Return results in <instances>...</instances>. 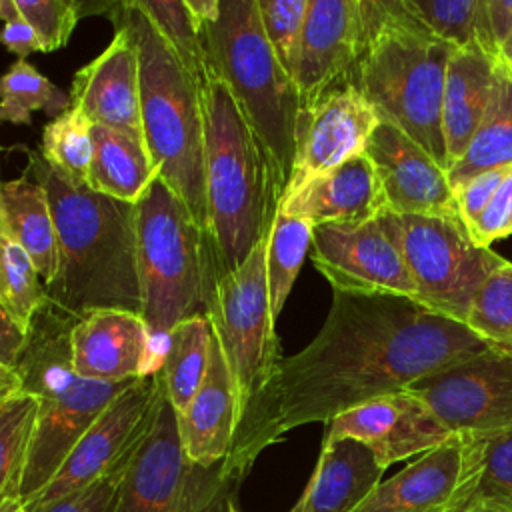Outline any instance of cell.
Returning <instances> with one entry per match:
<instances>
[{"mask_svg":"<svg viewBox=\"0 0 512 512\" xmlns=\"http://www.w3.org/2000/svg\"><path fill=\"white\" fill-rule=\"evenodd\" d=\"M310 246L312 262L332 290L416 300L414 282L386 214L354 226H314Z\"/></svg>","mask_w":512,"mask_h":512,"instance_id":"obj_14","label":"cell"},{"mask_svg":"<svg viewBox=\"0 0 512 512\" xmlns=\"http://www.w3.org/2000/svg\"><path fill=\"white\" fill-rule=\"evenodd\" d=\"M452 52L454 46L416 18L404 0H360V36L346 84L446 172L442 92Z\"/></svg>","mask_w":512,"mask_h":512,"instance_id":"obj_3","label":"cell"},{"mask_svg":"<svg viewBox=\"0 0 512 512\" xmlns=\"http://www.w3.org/2000/svg\"><path fill=\"white\" fill-rule=\"evenodd\" d=\"M314 226L296 216L276 210L266 246V280L272 318L278 320L304 256L312 244Z\"/></svg>","mask_w":512,"mask_h":512,"instance_id":"obj_31","label":"cell"},{"mask_svg":"<svg viewBox=\"0 0 512 512\" xmlns=\"http://www.w3.org/2000/svg\"><path fill=\"white\" fill-rule=\"evenodd\" d=\"M266 246L268 236L236 270L216 280L206 302V316L236 384L240 414L282 358L270 312Z\"/></svg>","mask_w":512,"mask_h":512,"instance_id":"obj_11","label":"cell"},{"mask_svg":"<svg viewBox=\"0 0 512 512\" xmlns=\"http://www.w3.org/2000/svg\"><path fill=\"white\" fill-rule=\"evenodd\" d=\"M452 432L414 394L400 390L356 406L328 422L324 438H354L364 442L382 468L424 454Z\"/></svg>","mask_w":512,"mask_h":512,"instance_id":"obj_17","label":"cell"},{"mask_svg":"<svg viewBox=\"0 0 512 512\" xmlns=\"http://www.w3.org/2000/svg\"><path fill=\"white\" fill-rule=\"evenodd\" d=\"M194 22L200 26L214 22L220 14V0H184Z\"/></svg>","mask_w":512,"mask_h":512,"instance_id":"obj_47","label":"cell"},{"mask_svg":"<svg viewBox=\"0 0 512 512\" xmlns=\"http://www.w3.org/2000/svg\"><path fill=\"white\" fill-rule=\"evenodd\" d=\"M0 44L22 60H26V56L32 52H42V44L34 28L20 14L16 0L4 2V26L0 28Z\"/></svg>","mask_w":512,"mask_h":512,"instance_id":"obj_45","label":"cell"},{"mask_svg":"<svg viewBox=\"0 0 512 512\" xmlns=\"http://www.w3.org/2000/svg\"><path fill=\"white\" fill-rule=\"evenodd\" d=\"M494 78L496 62L478 42L454 48L442 92V136L448 170L462 158L482 122Z\"/></svg>","mask_w":512,"mask_h":512,"instance_id":"obj_24","label":"cell"},{"mask_svg":"<svg viewBox=\"0 0 512 512\" xmlns=\"http://www.w3.org/2000/svg\"><path fill=\"white\" fill-rule=\"evenodd\" d=\"M232 512H240V510H238V508H236V504H234V506H232Z\"/></svg>","mask_w":512,"mask_h":512,"instance_id":"obj_53","label":"cell"},{"mask_svg":"<svg viewBox=\"0 0 512 512\" xmlns=\"http://www.w3.org/2000/svg\"><path fill=\"white\" fill-rule=\"evenodd\" d=\"M460 436L420 454L412 464L382 480L354 512H444L460 474Z\"/></svg>","mask_w":512,"mask_h":512,"instance_id":"obj_25","label":"cell"},{"mask_svg":"<svg viewBox=\"0 0 512 512\" xmlns=\"http://www.w3.org/2000/svg\"><path fill=\"white\" fill-rule=\"evenodd\" d=\"M16 6L34 28L42 52L60 50L82 18L78 2L72 0H16Z\"/></svg>","mask_w":512,"mask_h":512,"instance_id":"obj_40","label":"cell"},{"mask_svg":"<svg viewBox=\"0 0 512 512\" xmlns=\"http://www.w3.org/2000/svg\"><path fill=\"white\" fill-rule=\"evenodd\" d=\"M70 362L78 376L98 382L136 380L160 368L142 316L128 310L78 318L70 332Z\"/></svg>","mask_w":512,"mask_h":512,"instance_id":"obj_18","label":"cell"},{"mask_svg":"<svg viewBox=\"0 0 512 512\" xmlns=\"http://www.w3.org/2000/svg\"><path fill=\"white\" fill-rule=\"evenodd\" d=\"M484 50L512 72V0H486Z\"/></svg>","mask_w":512,"mask_h":512,"instance_id":"obj_44","label":"cell"},{"mask_svg":"<svg viewBox=\"0 0 512 512\" xmlns=\"http://www.w3.org/2000/svg\"><path fill=\"white\" fill-rule=\"evenodd\" d=\"M134 212L140 316L160 362L168 332L186 318L206 316L214 262L204 230L158 174Z\"/></svg>","mask_w":512,"mask_h":512,"instance_id":"obj_8","label":"cell"},{"mask_svg":"<svg viewBox=\"0 0 512 512\" xmlns=\"http://www.w3.org/2000/svg\"><path fill=\"white\" fill-rule=\"evenodd\" d=\"M386 468L354 438H324L306 490L290 512H354L382 482Z\"/></svg>","mask_w":512,"mask_h":512,"instance_id":"obj_23","label":"cell"},{"mask_svg":"<svg viewBox=\"0 0 512 512\" xmlns=\"http://www.w3.org/2000/svg\"><path fill=\"white\" fill-rule=\"evenodd\" d=\"M112 26L110 44L74 74L70 106L78 108L94 126L142 138L138 50L126 26L118 22Z\"/></svg>","mask_w":512,"mask_h":512,"instance_id":"obj_19","label":"cell"},{"mask_svg":"<svg viewBox=\"0 0 512 512\" xmlns=\"http://www.w3.org/2000/svg\"><path fill=\"white\" fill-rule=\"evenodd\" d=\"M210 338L208 316H192L176 324L164 340L158 374L176 414L186 410L204 380Z\"/></svg>","mask_w":512,"mask_h":512,"instance_id":"obj_30","label":"cell"},{"mask_svg":"<svg viewBox=\"0 0 512 512\" xmlns=\"http://www.w3.org/2000/svg\"><path fill=\"white\" fill-rule=\"evenodd\" d=\"M30 174L50 202L58 234V270L44 286L46 300L74 318L96 310L140 314L134 204L72 184L26 150Z\"/></svg>","mask_w":512,"mask_h":512,"instance_id":"obj_2","label":"cell"},{"mask_svg":"<svg viewBox=\"0 0 512 512\" xmlns=\"http://www.w3.org/2000/svg\"><path fill=\"white\" fill-rule=\"evenodd\" d=\"M364 152L376 168L388 212L462 220L448 172L398 126L380 120Z\"/></svg>","mask_w":512,"mask_h":512,"instance_id":"obj_16","label":"cell"},{"mask_svg":"<svg viewBox=\"0 0 512 512\" xmlns=\"http://www.w3.org/2000/svg\"><path fill=\"white\" fill-rule=\"evenodd\" d=\"M508 164H512V72L502 62H496L486 114L462 158L448 170V182L456 192L470 178Z\"/></svg>","mask_w":512,"mask_h":512,"instance_id":"obj_29","label":"cell"},{"mask_svg":"<svg viewBox=\"0 0 512 512\" xmlns=\"http://www.w3.org/2000/svg\"><path fill=\"white\" fill-rule=\"evenodd\" d=\"M378 122L376 110L350 84H340L314 104L302 106L296 118L292 168L282 198L364 152Z\"/></svg>","mask_w":512,"mask_h":512,"instance_id":"obj_15","label":"cell"},{"mask_svg":"<svg viewBox=\"0 0 512 512\" xmlns=\"http://www.w3.org/2000/svg\"><path fill=\"white\" fill-rule=\"evenodd\" d=\"M160 388L158 372L128 384L86 430L52 482L26 510L34 512L126 466L152 422Z\"/></svg>","mask_w":512,"mask_h":512,"instance_id":"obj_12","label":"cell"},{"mask_svg":"<svg viewBox=\"0 0 512 512\" xmlns=\"http://www.w3.org/2000/svg\"><path fill=\"white\" fill-rule=\"evenodd\" d=\"M278 210L312 226H354L384 216L388 202L372 160L360 152L282 198Z\"/></svg>","mask_w":512,"mask_h":512,"instance_id":"obj_21","label":"cell"},{"mask_svg":"<svg viewBox=\"0 0 512 512\" xmlns=\"http://www.w3.org/2000/svg\"><path fill=\"white\" fill-rule=\"evenodd\" d=\"M92 126L94 124L72 106L44 126L38 152L52 170L72 184L88 182L94 156Z\"/></svg>","mask_w":512,"mask_h":512,"instance_id":"obj_33","label":"cell"},{"mask_svg":"<svg viewBox=\"0 0 512 512\" xmlns=\"http://www.w3.org/2000/svg\"><path fill=\"white\" fill-rule=\"evenodd\" d=\"M136 6L156 26L160 36L174 50L186 72L200 82L204 74V48L200 28L184 0H134Z\"/></svg>","mask_w":512,"mask_h":512,"instance_id":"obj_38","label":"cell"},{"mask_svg":"<svg viewBox=\"0 0 512 512\" xmlns=\"http://www.w3.org/2000/svg\"><path fill=\"white\" fill-rule=\"evenodd\" d=\"M70 108V96L40 74L28 60L18 58L0 76V122L32 124V112L60 116Z\"/></svg>","mask_w":512,"mask_h":512,"instance_id":"obj_32","label":"cell"},{"mask_svg":"<svg viewBox=\"0 0 512 512\" xmlns=\"http://www.w3.org/2000/svg\"><path fill=\"white\" fill-rule=\"evenodd\" d=\"M512 164L508 166H498L492 170H486L474 178H470L462 188H458L454 192L456 196V204H458V212L460 218L466 226V230L476 222V218L484 212V208L488 206V202L492 200L494 192L498 190L500 182L504 180V176L508 174Z\"/></svg>","mask_w":512,"mask_h":512,"instance_id":"obj_43","label":"cell"},{"mask_svg":"<svg viewBox=\"0 0 512 512\" xmlns=\"http://www.w3.org/2000/svg\"><path fill=\"white\" fill-rule=\"evenodd\" d=\"M0 230H8L6 214H4V202H2V182H0Z\"/></svg>","mask_w":512,"mask_h":512,"instance_id":"obj_51","label":"cell"},{"mask_svg":"<svg viewBox=\"0 0 512 512\" xmlns=\"http://www.w3.org/2000/svg\"><path fill=\"white\" fill-rule=\"evenodd\" d=\"M240 420L236 384L228 370L220 342L212 332L208 366L200 388L178 414L184 456L192 464L214 466L228 458Z\"/></svg>","mask_w":512,"mask_h":512,"instance_id":"obj_22","label":"cell"},{"mask_svg":"<svg viewBox=\"0 0 512 512\" xmlns=\"http://www.w3.org/2000/svg\"><path fill=\"white\" fill-rule=\"evenodd\" d=\"M406 8L420 18L438 38L454 48L486 38V0H404Z\"/></svg>","mask_w":512,"mask_h":512,"instance_id":"obj_37","label":"cell"},{"mask_svg":"<svg viewBox=\"0 0 512 512\" xmlns=\"http://www.w3.org/2000/svg\"><path fill=\"white\" fill-rule=\"evenodd\" d=\"M22 394V378L16 368L0 364V406Z\"/></svg>","mask_w":512,"mask_h":512,"instance_id":"obj_48","label":"cell"},{"mask_svg":"<svg viewBox=\"0 0 512 512\" xmlns=\"http://www.w3.org/2000/svg\"><path fill=\"white\" fill-rule=\"evenodd\" d=\"M360 36V0H310L292 74L300 108L346 84Z\"/></svg>","mask_w":512,"mask_h":512,"instance_id":"obj_20","label":"cell"},{"mask_svg":"<svg viewBox=\"0 0 512 512\" xmlns=\"http://www.w3.org/2000/svg\"><path fill=\"white\" fill-rule=\"evenodd\" d=\"M94 156L86 186L120 202L136 204L156 168L142 138L106 126H92Z\"/></svg>","mask_w":512,"mask_h":512,"instance_id":"obj_28","label":"cell"},{"mask_svg":"<svg viewBox=\"0 0 512 512\" xmlns=\"http://www.w3.org/2000/svg\"><path fill=\"white\" fill-rule=\"evenodd\" d=\"M200 38L204 66L228 86L282 198L292 168L300 98L264 36L258 0H220L218 18L200 26Z\"/></svg>","mask_w":512,"mask_h":512,"instance_id":"obj_7","label":"cell"},{"mask_svg":"<svg viewBox=\"0 0 512 512\" xmlns=\"http://www.w3.org/2000/svg\"><path fill=\"white\" fill-rule=\"evenodd\" d=\"M460 474L444 512L512 506V428L458 434Z\"/></svg>","mask_w":512,"mask_h":512,"instance_id":"obj_26","label":"cell"},{"mask_svg":"<svg viewBox=\"0 0 512 512\" xmlns=\"http://www.w3.org/2000/svg\"><path fill=\"white\" fill-rule=\"evenodd\" d=\"M404 390L420 398L452 434L512 428V352L488 348Z\"/></svg>","mask_w":512,"mask_h":512,"instance_id":"obj_13","label":"cell"},{"mask_svg":"<svg viewBox=\"0 0 512 512\" xmlns=\"http://www.w3.org/2000/svg\"><path fill=\"white\" fill-rule=\"evenodd\" d=\"M128 464L34 512H112Z\"/></svg>","mask_w":512,"mask_h":512,"instance_id":"obj_41","label":"cell"},{"mask_svg":"<svg viewBox=\"0 0 512 512\" xmlns=\"http://www.w3.org/2000/svg\"><path fill=\"white\" fill-rule=\"evenodd\" d=\"M488 348L466 324L412 298L332 290L330 312L314 340L280 358L246 402L224 466L246 478L264 448L286 432L328 424Z\"/></svg>","mask_w":512,"mask_h":512,"instance_id":"obj_1","label":"cell"},{"mask_svg":"<svg viewBox=\"0 0 512 512\" xmlns=\"http://www.w3.org/2000/svg\"><path fill=\"white\" fill-rule=\"evenodd\" d=\"M104 14L128 28L138 50L142 138L156 174L186 204L210 242L198 82L134 0L108 2Z\"/></svg>","mask_w":512,"mask_h":512,"instance_id":"obj_5","label":"cell"},{"mask_svg":"<svg viewBox=\"0 0 512 512\" xmlns=\"http://www.w3.org/2000/svg\"><path fill=\"white\" fill-rule=\"evenodd\" d=\"M0 512H28L20 498H6L0 502Z\"/></svg>","mask_w":512,"mask_h":512,"instance_id":"obj_49","label":"cell"},{"mask_svg":"<svg viewBox=\"0 0 512 512\" xmlns=\"http://www.w3.org/2000/svg\"><path fill=\"white\" fill-rule=\"evenodd\" d=\"M28 340V328H24L8 308L0 304V364L16 368Z\"/></svg>","mask_w":512,"mask_h":512,"instance_id":"obj_46","label":"cell"},{"mask_svg":"<svg viewBox=\"0 0 512 512\" xmlns=\"http://www.w3.org/2000/svg\"><path fill=\"white\" fill-rule=\"evenodd\" d=\"M308 2L310 0H258L264 36L290 78L300 50Z\"/></svg>","mask_w":512,"mask_h":512,"instance_id":"obj_39","label":"cell"},{"mask_svg":"<svg viewBox=\"0 0 512 512\" xmlns=\"http://www.w3.org/2000/svg\"><path fill=\"white\" fill-rule=\"evenodd\" d=\"M468 234L484 248H490L494 240L512 236V166L484 212L468 228Z\"/></svg>","mask_w":512,"mask_h":512,"instance_id":"obj_42","label":"cell"},{"mask_svg":"<svg viewBox=\"0 0 512 512\" xmlns=\"http://www.w3.org/2000/svg\"><path fill=\"white\" fill-rule=\"evenodd\" d=\"M38 402L32 394H18L0 406V502L20 498V482L26 466Z\"/></svg>","mask_w":512,"mask_h":512,"instance_id":"obj_34","label":"cell"},{"mask_svg":"<svg viewBox=\"0 0 512 512\" xmlns=\"http://www.w3.org/2000/svg\"><path fill=\"white\" fill-rule=\"evenodd\" d=\"M44 302V282L30 256L8 230H0V304L28 328Z\"/></svg>","mask_w":512,"mask_h":512,"instance_id":"obj_35","label":"cell"},{"mask_svg":"<svg viewBox=\"0 0 512 512\" xmlns=\"http://www.w3.org/2000/svg\"><path fill=\"white\" fill-rule=\"evenodd\" d=\"M466 512H512V506H478Z\"/></svg>","mask_w":512,"mask_h":512,"instance_id":"obj_50","label":"cell"},{"mask_svg":"<svg viewBox=\"0 0 512 512\" xmlns=\"http://www.w3.org/2000/svg\"><path fill=\"white\" fill-rule=\"evenodd\" d=\"M10 236L26 250L44 286L58 270V234L46 190L26 172L2 184Z\"/></svg>","mask_w":512,"mask_h":512,"instance_id":"obj_27","label":"cell"},{"mask_svg":"<svg viewBox=\"0 0 512 512\" xmlns=\"http://www.w3.org/2000/svg\"><path fill=\"white\" fill-rule=\"evenodd\" d=\"M242 480L224 462L200 466L184 456L178 414L162 384L112 512H232Z\"/></svg>","mask_w":512,"mask_h":512,"instance_id":"obj_9","label":"cell"},{"mask_svg":"<svg viewBox=\"0 0 512 512\" xmlns=\"http://www.w3.org/2000/svg\"><path fill=\"white\" fill-rule=\"evenodd\" d=\"M4 2L6 0H0V20H4Z\"/></svg>","mask_w":512,"mask_h":512,"instance_id":"obj_52","label":"cell"},{"mask_svg":"<svg viewBox=\"0 0 512 512\" xmlns=\"http://www.w3.org/2000/svg\"><path fill=\"white\" fill-rule=\"evenodd\" d=\"M386 220L406 260L416 300L464 324L478 288L508 260L478 246L462 220L394 212H386Z\"/></svg>","mask_w":512,"mask_h":512,"instance_id":"obj_10","label":"cell"},{"mask_svg":"<svg viewBox=\"0 0 512 512\" xmlns=\"http://www.w3.org/2000/svg\"><path fill=\"white\" fill-rule=\"evenodd\" d=\"M464 324L490 348L512 352V262L484 280L472 298Z\"/></svg>","mask_w":512,"mask_h":512,"instance_id":"obj_36","label":"cell"},{"mask_svg":"<svg viewBox=\"0 0 512 512\" xmlns=\"http://www.w3.org/2000/svg\"><path fill=\"white\" fill-rule=\"evenodd\" d=\"M76 320L46 300L28 326V340L16 366L22 392L32 394L38 402L36 426L20 482L24 506L52 482L86 430L134 382H98L74 372L70 332Z\"/></svg>","mask_w":512,"mask_h":512,"instance_id":"obj_6","label":"cell"},{"mask_svg":"<svg viewBox=\"0 0 512 512\" xmlns=\"http://www.w3.org/2000/svg\"><path fill=\"white\" fill-rule=\"evenodd\" d=\"M198 92L204 126L208 236L218 280L236 270L270 234L280 190L228 86L208 66H204Z\"/></svg>","mask_w":512,"mask_h":512,"instance_id":"obj_4","label":"cell"}]
</instances>
